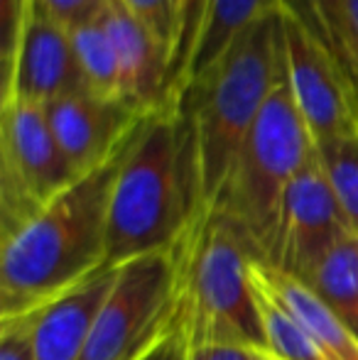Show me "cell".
Returning a JSON list of instances; mask_svg holds the SVG:
<instances>
[{
	"label": "cell",
	"instance_id": "cell-5",
	"mask_svg": "<svg viewBox=\"0 0 358 360\" xmlns=\"http://www.w3.org/2000/svg\"><path fill=\"white\" fill-rule=\"evenodd\" d=\"M312 155L314 140L285 74L241 145L229 176L211 204V209L243 233L255 260H263L287 189Z\"/></svg>",
	"mask_w": 358,
	"mask_h": 360
},
{
	"label": "cell",
	"instance_id": "cell-12",
	"mask_svg": "<svg viewBox=\"0 0 358 360\" xmlns=\"http://www.w3.org/2000/svg\"><path fill=\"white\" fill-rule=\"evenodd\" d=\"M115 277L118 267L108 265L34 309L37 360H82Z\"/></svg>",
	"mask_w": 358,
	"mask_h": 360
},
{
	"label": "cell",
	"instance_id": "cell-23",
	"mask_svg": "<svg viewBox=\"0 0 358 360\" xmlns=\"http://www.w3.org/2000/svg\"><path fill=\"white\" fill-rule=\"evenodd\" d=\"M0 360H37L32 311L0 316Z\"/></svg>",
	"mask_w": 358,
	"mask_h": 360
},
{
	"label": "cell",
	"instance_id": "cell-21",
	"mask_svg": "<svg viewBox=\"0 0 358 360\" xmlns=\"http://www.w3.org/2000/svg\"><path fill=\"white\" fill-rule=\"evenodd\" d=\"M174 3H177V47H174L172 67H170L165 108H179V96L184 89L191 57H194L209 0H174Z\"/></svg>",
	"mask_w": 358,
	"mask_h": 360
},
{
	"label": "cell",
	"instance_id": "cell-17",
	"mask_svg": "<svg viewBox=\"0 0 358 360\" xmlns=\"http://www.w3.org/2000/svg\"><path fill=\"white\" fill-rule=\"evenodd\" d=\"M69 32H72L74 54H77L89 94H96L101 98H123L118 57H115L113 42L103 27V20H91Z\"/></svg>",
	"mask_w": 358,
	"mask_h": 360
},
{
	"label": "cell",
	"instance_id": "cell-13",
	"mask_svg": "<svg viewBox=\"0 0 358 360\" xmlns=\"http://www.w3.org/2000/svg\"><path fill=\"white\" fill-rule=\"evenodd\" d=\"M101 20L118 57L123 98L148 115L162 110L170 79V57L162 44L118 0H110Z\"/></svg>",
	"mask_w": 358,
	"mask_h": 360
},
{
	"label": "cell",
	"instance_id": "cell-19",
	"mask_svg": "<svg viewBox=\"0 0 358 360\" xmlns=\"http://www.w3.org/2000/svg\"><path fill=\"white\" fill-rule=\"evenodd\" d=\"M280 10L295 18L331 57L351 81L349 42L344 25V0H280ZM354 86V84H351Z\"/></svg>",
	"mask_w": 358,
	"mask_h": 360
},
{
	"label": "cell",
	"instance_id": "cell-27",
	"mask_svg": "<svg viewBox=\"0 0 358 360\" xmlns=\"http://www.w3.org/2000/svg\"><path fill=\"white\" fill-rule=\"evenodd\" d=\"M184 356H186V341H184V333H181V321H179V326L162 343H158L148 356H143L140 360H184Z\"/></svg>",
	"mask_w": 358,
	"mask_h": 360
},
{
	"label": "cell",
	"instance_id": "cell-20",
	"mask_svg": "<svg viewBox=\"0 0 358 360\" xmlns=\"http://www.w3.org/2000/svg\"><path fill=\"white\" fill-rule=\"evenodd\" d=\"M314 155L344 211L346 223L358 233V130L326 143H314Z\"/></svg>",
	"mask_w": 358,
	"mask_h": 360
},
{
	"label": "cell",
	"instance_id": "cell-16",
	"mask_svg": "<svg viewBox=\"0 0 358 360\" xmlns=\"http://www.w3.org/2000/svg\"><path fill=\"white\" fill-rule=\"evenodd\" d=\"M307 287L346 323L358 338V243L356 233L336 243L305 277Z\"/></svg>",
	"mask_w": 358,
	"mask_h": 360
},
{
	"label": "cell",
	"instance_id": "cell-4",
	"mask_svg": "<svg viewBox=\"0 0 358 360\" xmlns=\"http://www.w3.org/2000/svg\"><path fill=\"white\" fill-rule=\"evenodd\" d=\"M253 248L216 209H206L179 245V321L186 346H265L250 282Z\"/></svg>",
	"mask_w": 358,
	"mask_h": 360
},
{
	"label": "cell",
	"instance_id": "cell-6",
	"mask_svg": "<svg viewBox=\"0 0 358 360\" xmlns=\"http://www.w3.org/2000/svg\"><path fill=\"white\" fill-rule=\"evenodd\" d=\"M177 326L179 248H174L118 267L82 360H140Z\"/></svg>",
	"mask_w": 358,
	"mask_h": 360
},
{
	"label": "cell",
	"instance_id": "cell-7",
	"mask_svg": "<svg viewBox=\"0 0 358 360\" xmlns=\"http://www.w3.org/2000/svg\"><path fill=\"white\" fill-rule=\"evenodd\" d=\"M77 179L49 128L44 105L15 98L3 101L0 236L23 226Z\"/></svg>",
	"mask_w": 358,
	"mask_h": 360
},
{
	"label": "cell",
	"instance_id": "cell-22",
	"mask_svg": "<svg viewBox=\"0 0 358 360\" xmlns=\"http://www.w3.org/2000/svg\"><path fill=\"white\" fill-rule=\"evenodd\" d=\"M118 3L153 32V37L167 52L172 67L174 47H177V3L174 0H118Z\"/></svg>",
	"mask_w": 358,
	"mask_h": 360
},
{
	"label": "cell",
	"instance_id": "cell-15",
	"mask_svg": "<svg viewBox=\"0 0 358 360\" xmlns=\"http://www.w3.org/2000/svg\"><path fill=\"white\" fill-rule=\"evenodd\" d=\"M272 10H280V0H209L194 57H191L184 89L179 96V108L189 86L238 39V34H243L255 20Z\"/></svg>",
	"mask_w": 358,
	"mask_h": 360
},
{
	"label": "cell",
	"instance_id": "cell-25",
	"mask_svg": "<svg viewBox=\"0 0 358 360\" xmlns=\"http://www.w3.org/2000/svg\"><path fill=\"white\" fill-rule=\"evenodd\" d=\"M184 360H277L268 348L245 343H204L186 346Z\"/></svg>",
	"mask_w": 358,
	"mask_h": 360
},
{
	"label": "cell",
	"instance_id": "cell-18",
	"mask_svg": "<svg viewBox=\"0 0 358 360\" xmlns=\"http://www.w3.org/2000/svg\"><path fill=\"white\" fill-rule=\"evenodd\" d=\"M250 282H253L255 297H258L265 346L272 356L277 360H329L324 351L312 341L305 326L280 302H275L253 277H250Z\"/></svg>",
	"mask_w": 358,
	"mask_h": 360
},
{
	"label": "cell",
	"instance_id": "cell-2",
	"mask_svg": "<svg viewBox=\"0 0 358 360\" xmlns=\"http://www.w3.org/2000/svg\"><path fill=\"white\" fill-rule=\"evenodd\" d=\"M128 145L0 236V316L34 311L108 267L110 189Z\"/></svg>",
	"mask_w": 358,
	"mask_h": 360
},
{
	"label": "cell",
	"instance_id": "cell-14",
	"mask_svg": "<svg viewBox=\"0 0 358 360\" xmlns=\"http://www.w3.org/2000/svg\"><path fill=\"white\" fill-rule=\"evenodd\" d=\"M250 277L305 326L329 360H358V338L302 280L282 275L265 262H250Z\"/></svg>",
	"mask_w": 358,
	"mask_h": 360
},
{
	"label": "cell",
	"instance_id": "cell-26",
	"mask_svg": "<svg viewBox=\"0 0 358 360\" xmlns=\"http://www.w3.org/2000/svg\"><path fill=\"white\" fill-rule=\"evenodd\" d=\"M344 25L346 42H349V62H351V84L358 96V0H344Z\"/></svg>",
	"mask_w": 358,
	"mask_h": 360
},
{
	"label": "cell",
	"instance_id": "cell-1",
	"mask_svg": "<svg viewBox=\"0 0 358 360\" xmlns=\"http://www.w3.org/2000/svg\"><path fill=\"white\" fill-rule=\"evenodd\" d=\"M209 204L199 152L184 108L145 118L115 172L108 206V265L170 252L191 233Z\"/></svg>",
	"mask_w": 358,
	"mask_h": 360
},
{
	"label": "cell",
	"instance_id": "cell-28",
	"mask_svg": "<svg viewBox=\"0 0 358 360\" xmlns=\"http://www.w3.org/2000/svg\"><path fill=\"white\" fill-rule=\"evenodd\" d=\"M356 243H358V233H356Z\"/></svg>",
	"mask_w": 358,
	"mask_h": 360
},
{
	"label": "cell",
	"instance_id": "cell-3",
	"mask_svg": "<svg viewBox=\"0 0 358 360\" xmlns=\"http://www.w3.org/2000/svg\"><path fill=\"white\" fill-rule=\"evenodd\" d=\"M285 76L282 10L255 20L189 86L181 108L189 113L199 152L206 204H214L260 110Z\"/></svg>",
	"mask_w": 358,
	"mask_h": 360
},
{
	"label": "cell",
	"instance_id": "cell-10",
	"mask_svg": "<svg viewBox=\"0 0 358 360\" xmlns=\"http://www.w3.org/2000/svg\"><path fill=\"white\" fill-rule=\"evenodd\" d=\"M89 91L74 54L72 32L44 18L30 3L5 52L3 101L47 105L62 96Z\"/></svg>",
	"mask_w": 358,
	"mask_h": 360
},
{
	"label": "cell",
	"instance_id": "cell-24",
	"mask_svg": "<svg viewBox=\"0 0 358 360\" xmlns=\"http://www.w3.org/2000/svg\"><path fill=\"white\" fill-rule=\"evenodd\" d=\"M34 10L44 18L54 20L67 30L98 20L110 5V0H32Z\"/></svg>",
	"mask_w": 358,
	"mask_h": 360
},
{
	"label": "cell",
	"instance_id": "cell-11",
	"mask_svg": "<svg viewBox=\"0 0 358 360\" xmlns=\"http://www.w3.org/2000/svg\"><path fill=\"white\" fill-rule=\"evenodd\" d=\"M44 110L49 128L77 176L113 160L133 140L145 118H150L128 101L101 98L89 91L62 96L44 105Z\"/></svg>",
	"mask_w": 358,
	"mask_h": 360
},
{
	"label": "cell",
	"instance_id": "cell-8",
	"mask_svg": "<svg viewBox=\"0 0 358 360\" xmlns=\"http://www.w3.org/2000/svg\"><path fill=\"white\" fill-rule=\"evenodd\" d=\"M351 233L317 155H312L287 189L260 262L282 275L305 280L321 257Z\"/></svg>",
	"mask_w": 358,
	"mask_h": 360
},
{
	"label": "cell",
	"instance_id": "cell-9",
	"mask_svg": "<svg viewBox=\"0 0 358 360\" xmlns=\"http://www.w3.org/2000/svg\"><path fill=\"white\" fill-rule=\"evenodd\" d=\"M285 74L314 143L358 130V96L336 59L287 13H282Z\"/></svg>",
	"mask_w": 358,
	"mask_h": 360
}]
</instances>
